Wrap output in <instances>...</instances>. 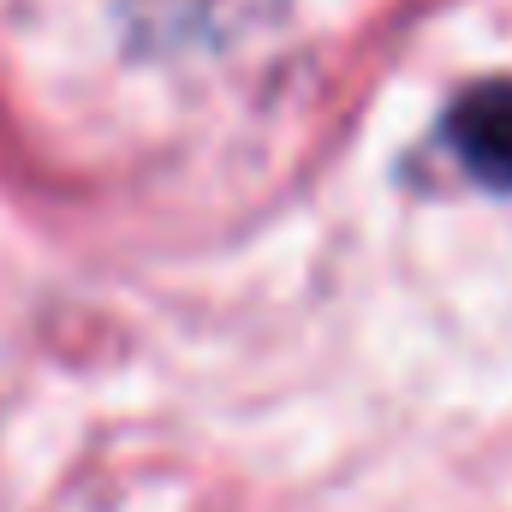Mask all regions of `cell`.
<instances>
[{
  "instance_id": "cell-1",
  "label": "cell",
  "mask_w": 512,
  "mask_h": 512,
  "mask_svg": "<svg viewBox=\"0 0 512 512\" xmlns=\"http://www.w3.org/2000/svg\"><path fill=\"white\" fill-rule=\"evenodd\" d=\"M447 149L465 161V173L489 191H512V78L471 84L447 108Z\"/></svg>"
}]
</instances>
